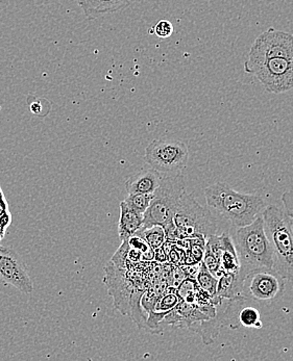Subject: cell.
<instances>
[{
  "mask_svg": "<svg viewBox=\"0 0 293 361\" xmlns=\"http://www.w3.org/2000/svg\"><path fill=\"white\" fill-rule=\"evenodd\" d=\"M205 198L210 211L236 229L251 224L268 207L260 195L235 191L225 183H216L205 188Z\"/></svg>",
  "mask_w": 293,
  "mask_h": 361,
  "instance_id": "2",
  "label": "cell"
},
{
  "mask_svg": "<svg viewBox=\"0 0 293 361\" xmlns=\"http://www.w3.org/2000/svg\"><path fill=\"white\" fill-rule=\"evenodd\" d=\"M172 221L180 231L181 238L198 236L208 238L217 231V223L211 212L203 209L192 195L186 192L181 197Z\"/></svg>",
  "mask_w": 293,
  "mask_h": 361,
  "instance_id": "6",
  "label": "cell"
},
{
  "mask_svg": "<svg viewBox=\"0 0 293 361\" xmlns=\"http://www.w3.org/2000/svg\"><path fill=\"white\" fill-rule=\"evenodd\" d=\"M196 283L202 288L203 290L207 292L211 297L216 296L217 294L218 278L214 276L212 273L209 272L207 268L201 264L200 270L196 274Z\"/></svg>",
  "mask_w": 293,
  "mask_h": 361,
  "instance_id": "16",
  "label": "cell"
},
{
  "mask_svg": "<svg viewBox=\"0 0 293 361\" xmlns=\"http://www.w3.org/2000/svg\"><path fill=\"white\" fill-rule=\"evenodd\" d=\"M189 150L180 140L172 137L156 139L145 149V161L162 176L176 175L187 166Z\"/></svg>",
  "mask_w": 293,
  "mask_h": 361,
  "instance_id": "7",
  "label": "cell"
},
{
  "mask_svg": "<svg viewBox=\"0 0 293 361\" xmlns=\"http://www.w3.org/2000/svg\"><path fill=\"white\" fill-rule=\"evenodd\" d=\"M234 244L244 279L256 271L273 270V251L264 231L262 214L251 224L237 229Z\"/></svg>",
  "mask_w": 293,
  "mask_h": 361,
  "instance_id": "3",
  "label": "cell"
},
{
  "mask_svg": "<svg viewBox=\"0 0 293 361\" xmlns=\"http://www.w3.org/2000/svg\"><path fill=\"white\" fill-rule=\"evenodd\" d=\"M207 245L220 260L225 273H238L240 270L239 258L236 251L233 238L227 233L208 238Z\"/></svg>",
  "mask_w": 293,
  "mask_h": 361,
  "instance_id": "10",
  "label": "cell"
},
{
  "mask_svg": "<svg viewBox=\"0 0 293 361\" xmlns=\"http://www.w3.org/2000/svg\"><path fill=\"white\" fill-rule=\"evenodd\" d=\"M28 104L30 113L38 117H46L52 109V104L48 100L34 95L28 96Z\"/></svg>",
  "mask_w": 293,
  "mask_h": 361,
  "instance_id": "20",
  "label": "cell"
},
{
  "mask_svg": "<svg viewBox=\"0 0 293 361\" xmlns=\"http://www.w3.org/2000/svg\"><path fill=\"white\" fill-rule=\"evenodd\" d=\"M244 72L271 94L293 89V34L270 27L251 46Z\"/></svg>",
  "mask_w": 293,
  "mask_h": 361,
  "instance_id": "1",
  "label": "cell"
},
{
  "mask_svg": "<svg viewBox=\"0 0 293 361\" xmlns=\"http://www.w3.org/2000/svg\"><path fill=\"white\" fill-rule=\"evenodd\" d=\"M238 321H239L240 325L246 328L261 329L262 326H263L259 310L253 307V306H246V307L242 308L238 314Z\"/></svg>",
  "mask_w": 293,
  "mask_h": 361,
  "instance_id": "17",
  "label": "cell"
},
{
  "mask_svg": "<svg viewBox=\"0 0 293 361\" xmlns=\"http://www.w3.org/2000/svg\"><path fill=\"white\" fill-rule=\"evenodd\" d=\"M244 279L238 273H224L218 278L217 296L227 300L242 299Z\"/></svg>",
  "mask_w": 293,
  "mask_h": 361,
  "instance_id": "14",
  "label": "cell"
},
{
  "mask_svg": "<svg viewBox=\"0 0 293 361\" xmlns=\"http://www.w3.org/2000/svg\"><path fill=\"white\" fill-rule=\"evenodd\" d=\"M282 201L285 207V213L290 219H293V190L284 192L282 195Z\"/></svg>",
  "mask_w": 293,
  "mask_h": 361,
  "instance_id": "23",
  "label": "cell"
},
{
  "mask_svg": "<svg viewBox=\"0 0 293 361\" xmlns=\"http://www.w3.org/2000/svg\"><path fill=\"white\" fill-rule=\"evenodd\" d=\"M76 2L89 20L126 10L131 4V0H76Z\"/></svg>",
  "mask_w": 293,
  "mask_h": 361,
  "instance_id": "11",
  "label": "cell"
},
{
  "mask_svg": "<svg viewBox=\"0 0 293 361\" xmlns=\"http://www.w3.org/2000/svg\"><path fill=\"white\" fill-rule=\"evenodd\" d=\"M198 288H200V286H198L196 280L186 279L179 286L177 294L183 301L189 304H194L196 303Z\"/></svg>",
  "mask_w": 293,
  "mask_h": 361,
  "instance_id": "19",
  "label": "cell"
},
{
  "mask_svg": "<svg viewBox=\"0 0 293 361\" xmlns=\"http://www.w3.org/2000/svg\"><path fill=\"white\" fill-rule=\"evenodd\" d=\"M264 231L273 251V270L282 278L293 281V225L292 219L275 205L262 212Z\"/></svg>",
  "mask_w": 293,
  "mask_h": 361,
  "instance_id": "4",
  "label": "cell"
},
{
  "mask_svg": "<svg viewBox=\"0 0 293 361\" xmlns=\"http://www.w3.org/2000/svg\"><path fill=\"white\" fill-rule=\"evenodd\" d=\"M284 280L275 270L256 271L244 279V297L260 302L277 301L285 290Z\"/></svg>",
  "mask_w": 293,
  "mask_h": 361,
  "instance_id": "8",
  "label": "cell"
},
{
  "mask_svg": "<svg viewBox=\"0 0 293 361\" xmlns=\"http://www.w3.org/2000/svg\"><path fill=\"white\" fill-rule=\"evenodd\" d=\"M174 28L172 22L162 19L150 30V34H155L161 39H167L174 34Z\"/></svg>",
  "mask_w": 293,
  "mask_h": 361,
  "instance_id": "22",
  "label": "cell"
},
{
  "mask_svg": "<svg viewBox=\"0 0 293 361\" xmlns=\"http://www.w3.org/2000/svg\"><path fill=\"white\" fill-rule=\"evenodd\" d=\"M186 192L185 178L181 173L162 176L158 189L154 192V198L143 214V226L161 225L166 226L172 222L181 197Z\"/></svg>",
  "mask_w": 293,
  "mask_h": 361,
  "instance_id": "5",
  "label": "cell"
},
{
  "mask_svg": "<svg viewBox=\"0 0 293 361\" xmlns=\"http://www.w3.org/2000/svg\"><path fill=\"white\" fill-rule=\"evenodd\" d=\"M153 198H154V192L153 194H128L124 201L128 207L137 213L144 214L150 207Z\"/></svg>",
  "mask_w": 293,
  "mask_h": 361,
  "instance_id": "18",
  "label": "cell"
},
{
  "mask_svg": "<svg viewBox=\"0 0 293 361\" xmlns=\"http://www.w3.org/2000/svg\"><path fill=\"white\" fill-rule=\"evenodd\" d=\"M161 178L162 175L153 168L139 171L126 181V192L128 194H153L158 189Z\"/></svg>",
  "mask_w": 293,
  "mask_h": 361,
  "instance_id": "12",
  "label": "cell"
},
{
  "mask_svg": "<svg viewBox=\"0 0 293 361\" xmlns=\"http://www.w3.org/2000/svg\"><path fill=\"white\" fill-rule=\"evenodd\" d=\"M202 262L203 266H205L214 276L220 278L224 274L225 272L222 271V266H220V260H218L215 255L212 252L211 249H210V247L208 246L207 244H205V255H203Z\"/></svg>",
  "mask_w": 293,
  "mask_h": 361,
  "instance_id": "21",
  "label": "cell"
},
{
  "mask_svg": "<svg viewBox=\"0 0 293 361\" xmlns=\"http://www.w3.org/2000/svg\"><path fill=\"white\" fill-rule=\"evenodd\" d=\"M0 281L30 295L34 290V283L28 273L23 258L16 251L0 246Z\"/></svg>",
  "mask_w": 293,
  "mask_h": 361,
  "instance_id": "9",
  "label": "cell"
},
{
  "mask_svg": "<svg viewBox=\"0 0 293 361\" xmlns=\"http://www.w3.org/2000/svg\"><path fill=\"white\" fill-rule=\"evenodd\" d=\"M137 233L141 235L155 250L161 248L165 244V231L161 225H153V226L146 227V228L141 227V229Z\"/></svg>",
  "mask_w": 293,
  "mask_h": 361,
  "instance_id": "15",
  "label": "cell"
},
{
  "mask_svg": "<svg viewBox=\"0 0 293 361\" xmlns=\"http://www.w3.org/2000/svg\"><path fill=\"white\" fill-rule=\"evenodd\" d=\"M143 226V214L137 213L128 207L124 201L120 202V218L118 223V234L121 242L128 240Z\"/></svg>",
  "mask_w": 293,
  "mask_h": 361,
  "instance_id": "13",
  "label": "cell"
}]
</instances>
